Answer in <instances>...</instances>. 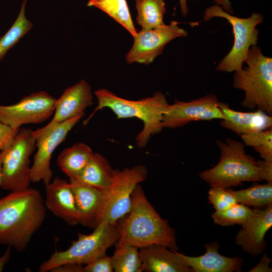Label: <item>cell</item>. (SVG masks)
<instances>
[{"label": "cell", "mask_w": 272, "mask_h": 272, "mask_svg": "<svg viewBox=\"0 0 272 272\" xmlns=\"http://www.w3.org/2000/svg\"><path fill=\"white\" fill-rule=\"evenodd\" d=\"M271 226L272 204L263 208H255L238 232L235 243L251 255H259L266 249L264 237Z\"/></svg>", "instance_id": "9a60e30c"}, {"label": "cell", "mask_w": 272, "mask_h": 272, "mask_svg": "<svg viewBox=\"0 0 272 272\" xmlns=\"http://www.w3.org/2000/svg\"><path fill=\"white\" fill-rule=\"evenodd\" d=\"M214 17L226 19L232 27L234 36L231 50L219 62L217 70L225 72L240 70L243 67L250 48L257 44L259 32L256 26L262 22L263 16L253 13L247 18H241L227 13L215 5L206 9L203 20L208 21Z\"/></svg>", "instance_id": "ba28073f"}, {"label": "cell", "mask_w": 272, "mask_h": 272, "mask_svg": "<svg viewBox=\"0 0 272 272\" xmlns=\"http://www.w3.org/2000/svg\"><path fill=\"white\" fill-rule=\"evenodd\" d=\"M171 21L168 25L151 29H141L133 36V43L127 53L125 59L128 64L139 63L148 65L163 51L171 41L187 36V31Z\"/></svg>", "instance_id": "30bf717a"}, {"label": "cell", "mask_w": 272, "mask_h": 272, "mask_svg": "<svg viewBox=\"0 0 272 272\" xmlns=\"http://www.w3.org/2000/svg\"><path fill=\"white\" fill-rule=\"evenodd\" d=\"M33 130L20 128L10 147L6 151L2 165L1 187L10 191L30 187V157L36 148Z\"/></svg>", "instance_id": "9c48e42d"}, {"label": "cell", "mask_w": 272, "mask_h": 272, "mask_svg": "<svg viewBox=\"0 0 272 272\" xmlns=\"http://www.w3.org/2000/svg\"><path fill=\"white\" fill-rule=\"evenodd\" d=\"M252 212L253 209L249 207L237 202L226 210L216 211L212 214V218L215 223L222 226H242Z\"/></svg>", "instance_id": "83f0119b"}, {"label": "cell", "mask_w": 272, "mask_h": 272, "mask_svg": "<svg viewBox=\"0 0 272 272\" xmlns=\"http://www.w3.org/2000/svg\"><path fill=\"white\" fill-rule=\"evenodd\" d=\"M136 21L142 29H151L165 24L166 13L164 0H135Z\"/></svg>", "instance_id": "603a6c76"}, {"label": "cell", "mask_w": 272, "mask_h": 272, "mask_svg": "<svg viewBox=\"0 0 272 272\" xmlns=\"http://www.w3.org/2000/svg\"><path fill=\"white\" fill-rule=\"evenodd\" d=\"M87 6L102 10L133 36L137 32L126 0H90Z\"/></svg>", "instance_id": "cb8c5ba5"}, {"label": "cell", "mask_w": 272, "mask_h": 272, "mask_svg": "<svg viewBox=\"0 0 272 272\" xmlns=\"http://www.w3.org/2000/svg\"><path fill=\"white\" fill-rule=\"evenodd\" d=\"M11 248V247L8 246L4 253L0 257V272L3 271L6 265L10 260Z\"/></svg>", "instance_id": "d590c367"}, {"label": "cell", "mask_w": 272, "mask_h": 272, "mask_svg": "<svg viewBox=\"0 0 272 272\" xmlns=\"http://www.w3.org/2000/svg\"><path fill=\"white\" fill-rule=\"evenodd\" d=\"M113 171L104 156L94 153L85 167L75 179L103 192L110 185Z\"/></svg>", "instance_id": "44dd1931"}, {"label": "cell", "mask_w": 272, "mask_h": 272, "mask_svg": "<svg viewBox=\"0 0 272 272\" xmlns=\"http://www.w3.org/2000/svg\"><path fill=\"white\" fill-rule=\"evenodd\" d=\"M270 259L265 253L263 254L259 262L253 268L249 270V272H271L272 268L269 267Z\"/></svg>", "instance_id": "e575fe53"}, {"label": "cell", "mask_w": 272, "mask_h": 272, "mask_svg": "<svg viewBox=\"0 0 272 272\" xmlns=\"http://www.w3.org/2000/svg\"><path fill=\"white\" fill-rule=\"evenodd\" d=\"M208 199L217 211L226 210L237 203L228 188L211 187L208 192Z\"/></svg>", "instance_id": "f546056e"}, {"label": "cell", "mask_w": 272, "mask_h": 272, "mask_svg": "<svg viewBox=\"0 0 272 272\" xmlns=\"http://www.w3.org/2000/svg\"><path fill=\"white\" fill-rule=\"evenodd\" d=\"M45 186L46 209L71 226L80 224L79 214L69 181L55 177Z\"/></svg>", "instance_id": "2e32d148"}, {"label": "cell", "mask_w": 272, "mask_h": 272, "mask_svg": "<svg viewBox=\"0 0 272 272\" xmlns=\"http://www.w3.org/2000/svg\"><path fill=\"white\" fill-rule=\"evenodd\" d=\"M228 190L238 203L248 207L261 208L272 204V182L256 183L239 190Z\"/></svg>", "instance_id": "d4e9b609"}, {"label": "cell", "mask_w": 272, "mask_h": 272, "mask_svg": "<svg viewBox=\"0 0 272 272\" xmlns=\"http://www.w3.org/2000/svg\"><path fill=\"white\" fill-rule=\"evenodd\" d=\"M147 176L148 171L142 165L122 170L114 169L110 185L102 192L94 229L103 222H117L128 214L131 209L133 191Z\"/></svg>", "instance_id": "52a82bcc"}, {"label": "cell", "mask_w": 272, "mask_h": 272, "mask_svg": "<svg viewBox=\"0 0 272 272\" xmlns=\"http://www.w3.org/2000/svg\"><path fill=\"white\" fill-rule=\"evenodd\" d=\"M131 201L129 212L119 223L120 235L116 246L128 244L140 248L159 244L177 251L174 229L156 212L140 184L132 193Z\"/></svg>", "instance_id": "7a4b0ae2"}, {"label": "cell", "mask_w": 272, "mask_h": 272, "mask_svg": "<svg viewBox=\"0 0 272 272\" xmlns=\"http://www.w3.org/2000/svg\"><path fill=\"white\" fill-rule=\"evenodd\" d=\"M82 118L78 116L70 119L35 138L37 151L30 169L31 182L42 181L46 185L51 181L53 173L50 162L52 154Z\"/></svg>", "instance_id": "4fadbf2b"}, {"label": "cell", "mask_w": 272, "mask_h": 272, "mask_svg": "<svg viewBox=\"0 0 272 272\" xmlns=\"http://www.w3.org/2000/svg\"><path fill=\"white\" fill-rule=\"evenodd\" d=\"M219 106L225 117L220 120V125L237 134L241 135L272 127L271 116L260 109L254 112H241L221 102H219Z\"/></svg>", "instance_id": "ac0fdd59"}, {"label": "cell", "mask_w": 272, "mask_h": 272, "mask_svg": "<svg viewBox=\"0 0 272 272\" xmlns=\"http://www.w3.org/2000/svg\"><path fill=\"white\" fill-rule=\"evenodd\" d=\"M94 152L83 143H77L63 150L58 155L57 164L69 178H76L85 167Z\"/></svg>", "instance_id": "7402d4cb"}, {"label": "cell", "mask_w": 272, "mask_h": 272, "mask_svg": "<svg viewBox=\"0 0 272 272\" xmlns=\"http://www.w3.org/2000/svg\"><path fill=\"white\" fill-rule=\"evenodd\" d=\"M244 145L252 147L262 160L272 161V128L240 135Z\"/></svg>", "instance_id": "f1b7e54d"}, {"label": "cell", "mask_w": 272, "mask_h": 272, "mask_svg": "<svg viewBox=\"0 0 272 272\" xmlns=\"http://www.w3.org/2000/svg\"><path fill=\"white\" fill-rule=\"evenodd\" d=\"M214 1L227 13L232 15L233 14V9L230 0H214Z\"/></svg>", "instance_id": "8d00e7d4"}, {"label": "cell", "mask_w": 272, "mask_h": 272, "mask_svg": "<svg viewBox=\"0 0 272 272\" xmlns=\"http://www.w3.org/2000/svg\"><path fill=\"white\" fill-rule=\"evenodd\" d=\"M69 182L79 214L80 224L94 229L102 192L75 178L69 179Z\"/></svg>", "instance_id": "ffe728a7"}, {"label": "cell", "mask_w": 272, "mask_h": 272, "mask_svg": "<svg viewBox=\"0 0 272 272\" xmlns=\"http://www.w3.org/2000/svg\"><path fill=\"white\" fill-rule=\"evenodd\" d=\"M51 272H84L83 264L67 263L57 266L50 270Z\"/></svg>", "instance_id": "836d02e7"}, {"label": "cell", "mask_w": 272, "mask_h": 272, "mask_svg": "<svg viewBox=\"0 0 272 272\" xmlns=\"http://www.w3.org/2000/svg\"><path fill=\"white\" fill-rule=\"evenodd\" d=\"M111 257L106 254L101 256L84 266V272H112Z\"/></svg>", "instance_id": "4dcf8cb0"}, {"label": "cell", "mask_w": 272, "mask_h": 272, "mask_svg": "<svg viewBox=\"0 0 272 272\" xmlns=\"http://www.w3.org/2000/svg\"><path fill=\"white\" fill-rule=\"evenodd\" d=\"M143 271L147 272H194L180 257L177 251L159 244L139 248Z\"/></svg>", "instance_id": "d6986e66"}, {"label": "cell", "mask_w": 272, "mask_h": 272, "mask_svg": "<svg viewBox=\"0 0 272 272\" xmlns=\"http://www.w3.org/2000/svg\"><path fill=\"white\" fill-rule=\"evenodd\" d=\"M257 161L262 180L272 182V161L262 159Z\"/></svg>", "instance_id": "d6a6232c"}, {"label": "cell", "mask_w": 272, "mask_h": 272, "mask_svg": "<svg viewBox=\"0 0 272 272\" xmlns=\"http://www.w3.org/2000/svg\"><path fill=\"white\" fill-rule=\"evenodd\" d=\"M219 244L214 241L205 245L206 251L199 256H189L177 252L183 260L194 272H240L243 259L239 257H229L219 252Z\"/></svg>", "instance_id": "e0dca14e"}, {"label": "cell", "mask_w": 272, "mask_h": 272, "mask_svg": "<svg viewBox=\"0 0 272 272\" xmlns=\"http://www.w3.org/2000/svg\"><path fill=\"white\" fill-rule=\"evenodd\" d=\"M27 0L23 1L16 20L9 30L0 38V61L8 51L14 47L32 28L33 24L25 16Z\"/></svg>", "instance_id": "4316f807"}, {"label": "cell", "mask_w": 272, "mask_h": 272, "mask_svg": "<svg viewBox=\"0 0 272 272\" xmlns=\"http://www.w3.org/2000/svg\"><path fill=\"white\" fill-rule=\"evenodd\" d=\"M219 102L214 94L189 102L175 100L173 104L168 105L164 113L162 128H177L194 121L224 119Z\"/></svg>", "instance_id": "7c38bea8"}, {"label": "cell", "mask_w": 272, "mask_h": 272, "mask_svg": "<svg viewBox=\"0 0 272 272\" xmlns=\"http://www.w3.org/2000/svg\"><path fill=\"white\" fill-rule=\"evenodd\" d=\"M181 13L186 16L188 13V8L187 5V0H179Z\"/></svg>", "instance_id": "74e56055"}, {"label": "cell", "mask_w": 272, "mask_h": 272, "mask_svg": "<svg viewBox=\"0 0 272 272\" xmlns=\"http://www.w3.org/2000/svg\"><path fill=\"white\" fill-rule=\"evenodd\" d=\"M94 94L98 105L93 113L85 120L87 124L92 117L99 110L105 108L111 109L117 119L136 117L143 123L142 130L137 135V146L142 149L148 144L152 135L160 132L164 113L169 104L166 95L156 92L152 96L138 100L121 98L105 88L96 90Z\"/></svg>", "instance_id": "3957f363"}, {"label": "cell", "mask_w": 272, "mask_h": 272, "mask_svg": "<svg viewBox=\"0 0 272 272\" xmlns=\"http://www.w3.org/2000/svg\"><path fill=\"white\" fill-rule=\"evenodd\" d=\"M111 257L115 272H142L143 267L139 248L126 244L116 246Z\"/></svg>", "instance_id": "484cf974"}, {"label": "cell", "mask_w": 272, "mask_h": 272, "mask_svg": "<svg viewBox=\"0 0 272 272\" xmlns=\"http://www.w3.org/2000/svg\"><path fill=\"white\" fill-rule=\"evenodd\" d=\"M55 100L46 92L40 91L14 104L0 105V122L13 129H19L24 124L42 123L53 114Z\"/></svg>", "instance_id": "8fae6325"}, {"label": "cell", "mask_w": 272, "mask_h": 272, "mask_svg": "<svg viewBox=\"0 0 272 272\" xmlns=\"http://www.w3.org/2000/svg\"><path fill=\"white\" fill-rule=\"evenodd\" d=\"M46 210L40 191L30 187L0 198V244L25 251L42 226Z\"/></svg>", "instance_id": "6da1fadb"}, {"label": "cell", "mask_w": 272, "mask_h": 272, "mask_svg": "<svg viewBox=\"0 0 272 272\" xmlns=\"http://www.w3.org/2000/svg\"><path fill=\"white\" fill-rule=\"evenodd\" d=\"M120 235V225L117 222H103L90 234L78 233L65 250H55L50 257L42 262L40 272L50 271L52 268L67 263L87 264L106 254L107 250L117 243Z\"/></svg>", "instance_id": "8992f818"}, {"label": "cell", "mask_w": 272, "mask_h": 272, "mask_svg": "<svg viewBox=\"0 0 272 272\" xmlns=\"http://www.w3.org/2000/svg\"><path fill=\"white\" fill-rule=\"evenodd\" d=\"M19 129L12 128L0 122V152L10 147Z\"/></svg>", "instance_id": "1f68e13d"}, {"label": "cell", "mask_w": 272, "mask_h": 272, "mask_svg": "<svg viewBox=\"0 0 272 272\" xmlns=\"http://www.w3.org/2000/svg\"><path fill=\"white\" fill-rule=\"evenodd\" d=\"M93 96L90 85L82 79L67 88L54 103V115L45 126L33 131L35 138L54 126L70 119L83 116L86 109L93 104Z\"/></svg>", "instance_id": "5bb4252c"}, {"label": "cell", "mask_w": 272, "mask_h": 272, "mask_svg": "<svg viewBox=\"0 0 272 272\" xmlns=\"http://www.w3.org/2000/svg\"><path fill=\"white\" fill-rule=\"evenodd\" d=\"M220 158L214 167L205 170L199 177L211 187L229 188L244 182L262 181L257 161L247 154L244 144L230 138L218 140Z\"/></svg>", "instance_id": "277c9868"}, {"label": "cell", "mask_w": 272, "mask_h": 272, "mask_svg": "<svg viewBox=\"0 0 272 272\" xmlns=\"http://www.w3.org/2000/svg\"><path fill=\"white\" fill-rule=\"evenodd\" d=\"M245 62L247 66L235 71L233 77V87L245 93L241 105L257 107L271 116L272 58L255 45L250 48Z\"/></svg>", "instance_id": "5b68a950"}, {"label": "cell", "mask_w": 272, "mask_h": 272, "mask_svg": "<svg viewBox=\"0 0 272 272\" xmlns=\"http://www.w3.org/2000/svg\"><path fill=\"white\" fill-rule=\"evenodd\" d=\"M6 151L0 152V187H1L2 183V165L3 156L5 154Z\"/></svg>", "instance_id": "f35d334b"}]
</instances>
